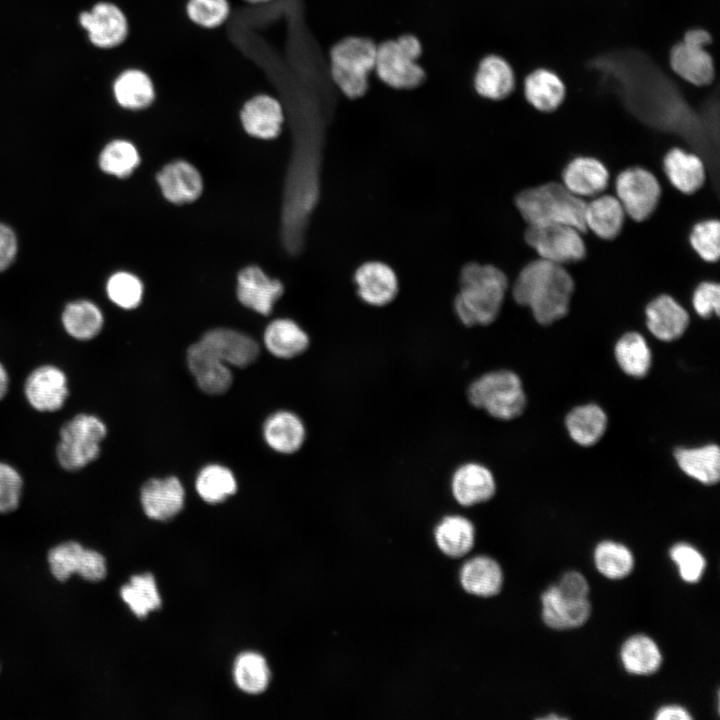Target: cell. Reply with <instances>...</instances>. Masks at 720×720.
I'll return each instance as SVG.
<instances>
[{"instance_id":"cell-46","label":"cell","mask_w":720,"mask_h":720,"mask_svg":"<svg viewBox=\"0 0 720 720\" xmlns=\"http://www.w3.org/2000/svg\"><path fill=\"white\" fill-rule=\"evenodd\" d=\"M689 241L697 255L706 262H716L720 256V223L709 219L694 225Z\"/></svg>"},{"instance_id":"cell-21","label":"cell","mask_w":720,"mask_h":720,"mask_svg":"<svg viewBox=\"0 0 720 720\" xmlns=\"http://www.w3.org/2000/svg\"><path fill=\"white\" fill-rule=\"evenodd\" d=\"M541 603L544 623L556 630L582 626L591 614V605L588 599L565 598L558 593L554 585L542 593Z\"/></svg>"},{"instance_id":"cell-29","label":"cell","mask_w":720,"mask_h":720,"mask_svg":"<svg viewBox=\"0 0 720 720\" xmlns=\"http://www.w3.org/2000/svg\"><path fill=\"white\" fill-rule=\"evenodd\" d=\"M527 102L541 112H552L563 102L566 87L554 72L540 68L529 73L523 83Z\"/></svg>"},{"instance_id":"cell-54","label":"cell","mask_w":720,"mask_h":720,"mask_svg":"<svg viewBox=\"0 0 720 720\" xmlns=\"http://www.w3.org/2000/svg\"><path fill=\"white\" fill-rule=\"evenodd\" d=\"M9 386V376L6 368L0 362V400H2L7 394Z\"/></svg>"},{"instance_id":"cell-40","label":"cell","mask_w":720,"mask_h":720,"mask_svg":"<svg viewBox=\"0 0 720 720\" xmlns=\"http://www.w3.org/2000/svg\"><path fill=\"white\" fill-rule=\"evenodd\" d=\"M122 600L138 617H146L149 612L161 606V598L152 574L145 573L131 577L120 590Z\"/></svg>"},{"instance_id":"cell-32","label":"cell","mask_w":720,"mask_h":720,"mask_svg":"<svg viewBox=\"0 0 720 720\" xmlns=\"http://www.w3.org/2000/svg\"><path fill=\"white\" fill-rule=\"evenodd\" d=\"M462 587L471 594L491 597L498 594L503 584L500 565L492 558L478 556L467 561L460 572Z\"/></svg>"},{"instance_id":"cell-6","label":"cell","mask_w":720,"mask_h":720,"mask_svg":"<svg viewBox=\"0 0 720 720\" xmlns=\"http://www.w3.org/2000/svg\"><path fill=\"white\" fill-rule=\"evenodd\" d=\"M467 399L477 409L500 420L519 417L526 407L522 382L510 370L487 372L470 383Z\"/></svg>"},{"instance_id":"cell-51","label":"cell","mask_w":720,"mask_h":720,"mask_svg":"<svg viewBox=\"0 0 720 720\" xmlns=\"http://www.w3.org/2000/svg\"><path fill=\"white\" fill-rule=\"evenodd\" d=\"M18 250L15 232L8 225L0 222V272L8 269L14 262Z\"/></svg>"},{"instance_id":"cell-12","label":"cell","mask_w":720,"mask_h":720,"mask_svg":"<svg viewBox=\"0 0 720 720\" xmlns=\"http://www.w3.org/2000/svg\"><path fill=\"white\" fill-rule=\"evenodd\" d=\"M24 394L32 408L39 412H55L63 407L68 395V380L62 369L45 364L27 376Z\"/></svg>"},{"instance_id":"cell-37","label":"cell","mask_w":720,"mask_h":720,"mask_svg":"<svg viewBox=\"0 0 720 720\" xmlns=\"http://www.w3.org/2000/svg\"><path fill=\"white\" fill-rule=\"evenodd\" d=\"M435 540L439 549L447 556L462 557L473 547V524L463 516H446L435 529Z\"/></svg>"},{"instance_id":"cell-48","label":"cell","mask_w":720,"mask_h":720,"mask_svg":"<svg viewBox=\"0 0 720 720\" xmlns=\"http://www.w3.org/2000/svg\"><path fill=\"white\" fill-rule=\"evenodd\" d=\"M23 479L10 464L0 461V514L16 510L21 501Z\"/></svg>"},{"instance_id":"cell-33","label":"cell","mask_w":720,"mask_h":720,"mask_svg":"<svg viewBox=\"0 0 720 720\" xmlns=\"http://www.w3.org/2000/svg\"><path fill=\"white\" fill-rule=\"evenodd\" d=\"M674 457L680 469L688 476L713 485L720 478V451L714 444L698 448H677Z\"/></svg>"},{"instance_id":"cell-15","label":"cell","mask_w":720,"mask_h":720,"mask_svg":"<svg viewBox=\"0 0 720 720\" xmlns=\"http://www.w3.org/2000/svg\"><path fill=\"white\" fill-rule=\"evenodd\" d=\"M240 120L244 130L260 139L276 138L284 122L281 103L268 94H257L249 98L240 110Z\"/></svg>"},{"instance_id":"cell-13","label":"cell","mask_w":720,"mask_h":720,"mask_svg":"<svg viewBox=\"0 0 720 720\" xmlns=\"http://www.w3.org/2000/svg\"><path fill=\"white\" fill-rule=\"evenodd\" d=\"M186 359L190 372L203 392L220 395L231 387L233 377L229 366L201 339L190 345Z\"/></svg>"},{"instance_id":"cell-34","label":"cell","mask_w":720,"mask_h":720,"mask_svg":"<svg viewBox=\"0 0 720 720\" xmlns=\"http://www.w3.org/2000/svg\"><path fill=\"white\" fill-rule=\"evenodd\" d=\"M66 333L79 341L95 338L102 330L104 317L100 308L89 300L68 303L61 315Z\"/></svg>"},{"instance_id":"cell-53","label":"cell","mask_w":720,"mask_h":720,"mask_svg":"<svg viewBox=\"0 0 720 720\" xmlns=\"http://www.w3.org/2000/svg\"><path fill=\"white\" fill-rule=\"evenodd\" d=\"M711 40V35L706 30L697 28L688 30L682 41L691 46L705 48Z\"/></svg>"},{"instance_id":"cell-10","label":"cell","mask_w":720,"mask_h":720,"mask_svg":"<svg viewBox=\"0 0 720 720\" xmlns=\"http://www.w3.org/2000/svg\"><path fill=\"white\" fill-rule=\"evenodd\" d=\"M47 560L51 574L61 582L68 580L73 574H78L86 581L98 582L107 574L104 556L74 541L53 547L48 552Z\"/></svg>"},{"instance_id":"cell-7","label":"cell","mask_w":720,"mask_h":720,"mask_svg":"<svg viewBox=\"0 0 720 720\" xmlns=\"http://www.w3.org/2000/svg\"><path fill=\"white\" fill-rule=\"evenodd\" d=\"M107 435L105 423L96 415L80 413L66 421L59 430L56 457L60 466L71 472L79 471L95 461L101 452V442Z\"/></svg>"},{"instance_id":"cell-18","label":"cell","mask_w":720,"mask_h":720,"mask_svg":"<svg viewBox=\"0 0 720 720\" xmlns=\"http://www.w3.org/2000/svg\"><path fill=\"white\" fill-rule=\"evenodd\" d=\"M451 491L460 505L472 506L490 500L495 494L496 482L486 466L467 462L453 472Z\"/></svg>"},{"instance_id":"cell-55","label":"cell","mask_w":720,"mask_h":720,"mask_svg":"<svg viewBox=\"0 0 720 720\" xmlns=\"http://www.w3.org/2000/svg\"><path fill=\"white\" fill-rule=\"evenodd\" d=\"M539 719H541V720H555V719L562 720V719H567V718L559 716V715H555V714H549L548 716H543V717H540Z\"/></svg>"},{"instance_id":"cell-11","label":"cell","mask_w":720,"mask_h":720,"mask_svg":"<svg viewBox=\"0 0 720 720\" xmlns=\"http://www.w3.org/2000/svg\"><path fill=\"white\" fill-rule=\"evenodd\" d=\"M81 26L91 43L102 49L115 48L128 37L129 23L122 9L111 2H99L90 11L80 14Z\"/></svg>"},{"instance_id":"cell-31","label":"cell","mask_w":720,"mask_h":720,"mask_svg":"<svg viewBox=\"0 0 720 720\" xmlns=\"http://www.w3.org/2000/svg\"><path fill=\"white\" fill-rule=\"evenodd\" d=\"M309 343L308 334L291 319H276L264 332L265 347L272 355L282 359L304 353Z\"/></svg>"},{"instance_id":"cell-14","label":"cell","mask_w":720,"mask_h":720,"mask_svg":"<svg viewBox=\"0 0 720 720\" xmlns=\"http://www.w3.org/2000/svg\"><path fill=\"white\" fill-rule=\"evenodd\" d=\"M516 78L512 65L501 55L487 54L480 59L472 78L475 93L489 101H501L512 94Z\"/></svg>"},{"instance_id":"cell-44","label":"cell","mask_w":720,"mask_h":720,"mask_svg":"<svg viewBox=\"0 0 720 720\" xmlns=\"http://www.w3.org/2000/svg\"><path fill=\"white\" fill-rule=\"evenodd\" d=\"M229 0H187L185 14L192 24L207 30L223 25L230 15Z\"/></svg>"},{"instance_id":"cell-43","label":"cell","mask_w":720,"mask_h":720,"mask_svg":"<svg viewBox=\"0 0 720 720\" xmlns=\"http://www.w3.org/2000/svg\"><path fill=\"white\" fill-rule=\"evenodd\" d=\"M140 157L136 147L127 140L117 139L108 143L99 156L102 171L117 177L129 176L138 166Z\"/></svg>"},{"instance_id":"cell-47","label":"cell","mask_w":720,"mask_h":720,"mask_svg":"<svg viewBox=\"0 0 720 720\" xmlns=\"http://www.w3.org/2000/svg\"><path fill=\"white\" fill-rule=\"evenodd\" d=\"M670 557L677 565L680 577L687 583H696L705 570L704 556L692 545L677 543L670 549Z\"/></svg>"},{"instance_id":"cell-26","label":"cell","mask_w":720,"mask_h":720,"mask_svg":"<svg viewBox=\"0 0 720 720\" xmlns=\"http://www.w3.org/2000/svg\"><path fill=\"white\" fill-rule=\"evenodd\" d=\"M263 436L267 445L274 451L292 454L304 444L306 430L298 415L281 410L266 419L263 425Z\"/></svg>"},{"instance_id":"cell-35","label":"cell","mask_w":720,"mask_h":720,"mask_svg":"<svg viewBox=\"0 0 720 720\" xmlns=\"http://www.w3.org/2000/svg\"><path fill=\"white\" fill-rule=\"evenodd\" d=\"M565 424L570 437L576 443L591 446L603 436L607 427V416L599 406L587 404L571 410L566 416Z\"/></svg>"},{"instance_id":"cell-28","label":"cell","mask_w":720,"mask_h":720,"mask_svg":"<svg viewBox=\"0 0 720 720\" xmlns=\"http://www.w3.org/2000/svg\"><path fill=\"white\" fill-rule=\"evenodd\" d=\"M116 102L128 110H143L150 107L156 98L152 77L144 70L130 68L121 72L113 83Z\"/></svg>"},{"instance_id":"cell-23","label":"cell","mask_w":720,"mask_h":720,"mask_svg":"<svg viewBox=\"0 0 720 720\" xmlns=\"http://www.w3.org/2000/svg\"><path fill=\"white\" fill-rule=\"evenodd\" d=\"M157 181L164 197L175 204L192 202L202 192L199 172L183 160L165 165L157 174Z\"/></svg>"},{"instance_id":"cell-20","label":"cell","mask_w":720,"mask_h":720,"mask_svg":"<svg viewBox=\"0 0 720 720\" xmlns=\"http://www.w3.org/2000/svg\"><path fill=\"white\" fill-rule=\"evenodd\" d=\"M360 298L373 306L392 302L398 292V280L394 271L381 262L361 265L354 276Z\"/></svg>"},{"instance_id":"cell-50","label":"cell","mask_w":720,"mask_h":720,"mask_svg":"<svg viewBox=\"0 0 720 720\" xmlns=\"http://www.w3.org/2000/svg\"><path fill=\"white\" fill-rule=\"evenodd\" d=\"M558 593L569 599H588L589 585L586 578L579 572L569 571L565 573L557 585H554Z\"/></svg>"},{"instance_id":"cell-27","label":"cell","mask_w":720,"mask_h":720,"mask_svg":"<svg viewBox=\"0 0 720 720\" xmlns=\"http://www.w3.org/2000/svg\"><path fill=\"white\" fill-rule=\"evenodd\" d=\"M663 165L670 183L684 194L696 192L705 182L704 163L694 153L673 148L665 155Z\"/></svg>"},{"instance_id":"cell-38","label":"cell","mask_w":720,"mask_h":720,"mask_svg":"<svg viewBox=\"0 0 720 720\" xmlns=\"http://www.w3.org/2000/svg\"><path fill=\"white\" fill-rule=\"evenodd\" d=\"M195 488L204 501L216 504L236 492L237 482L233 472L226 466L209 464L199 471Z\"/></svg>"},{"instance_id":"cell-1","label":"cell","mask_w":720,"mask_h":720,"mask_svg":"<svg viewBox=\"0 0 720 720\" xmlns=\"http://www.w3.org/2000/svg\"><path fill=\"white\" fill-rule=\"evenodd\" d=\"M574 292V281L567 269L541 258L528 263L513 285L514 300L529 307L535 320L549 325L563 318Z\"/></svg>"},{"instance_id":"cell-39","label":"cell","mask_w":720,"mask_h":720,"mask_svg":"<svg viewBox=\"0 0 720 720\" xmlns=\"http://www.w3.org/2000/svg\"><path fill=\"white\" fill-rule=\"evenodd\" d=\"M615 357L629 376L644 377L651 366V352L644 337L636 332L624 334L615 345Z\"/></svg>"},{"instance_id":"cell-5","label":"cell","mask_w":720,"mask_h":720,"mask_svg":"<svg viewBox=\"0 0 720 720\" xmlns=\"http://www.w3.org/2000/svg\"><path fill=\"white\" fill-rule=\"evenodd\" d=\"M421 54L422 44L419 38L410 33L379 42L373 74L392 89H414L426 77L419 62Z\"/></svg>"},{"instance_id":"cell-52","label":"cell","mask_w":720,"mask_h":720,"mask_svg":"<svg viewBox=\"0 0 720 720\" xmlns=\"http://www.w3.org/2000/svg\"><path fill=\"white\" fill-rule=\"evenodd\" d=\"M654 718L656 720H690L692 716L679 705H667L660 708Z\"/></svg>"},{"instance_id":"cell-17","label":"cell","mask_w":720,"mask_h":720,"mask_svg":"<svg viewBox=\"0 0 720 720\" xmlns=\"http://www.w3.org/2000/svg\"><path fill=\"white\" fill-rule=\"evenodd\" d=\"M283 289L279 280L269 278L257 266H248L238 275L237 296L239 301L262 315L270 314L274 303L281 297Z\"/></svg>"},{"instance_id":"cell-19","label":"cell","mask_w":720,"mask_h":720,"mask_svg":"<svg viewBox=\"0 0 720 720\" xmlns=\"http://www.w3.org/2000/svg\"><path fill=\"white\" fill-rule=\"evenodd\" d=\"M229 367L244 368L257 359L258 343L249 335L228 328H215L201 338Z\"/></svg>"},{"instance_id":"cell-42","label":"cell","mask_w":720,"mask_h":720,"mask_svg":"<svg viewBox=\"0 0 720 720\" xmlns=\"http://www.w3.org/2000/svg\"><path fill=\"white\" fill-rule=\"evenodd\" d=\"M234 679L237 686L249 694L263 692L270 681V670L266 660L259 654H240L234 664Z\"/></svg>"},{"instance_id":"cell-36","label":"cell","mask_w":720,"mask_h":720,"mask_svg":"<svg viewBox=\"0 0 720 720\" xmlns=\"http://www.w3.org/2000/svg\"><path fill=\"white\" fill-rule=\"evenodd\" d=\"M620 658L626 671L636 675L655 673L662 663L657 644L642 634L631 636L623 643Z\"/></svg>"},{"instance_id":"cell-22","label":"cell","mask_w":720,"mask_h":720,"mask_svg":"<svg viewBox=\"0 0 720 720\" xmlns=\"http://www.w3.org/2000/svg\"><path fill=\"white\" fill-rule=\"evenodd\" d=\"M645 314L648 329L662 341L678 339L689 324L687 311L669 295L653 299L647 305Z\"/></svg>"},{"instance_id":"cell-2","label":"cell","mask_w":720,"mask_h":720,"mask_svg":"<svg viewBox=\"0 0 720 720\" xmlns=\"http://www.w3.org/2000/svg\"><path fill=\"white\" fill-rule=\"evenodd\" d=\"M508 280L493 265L470 263L460 275V290L454 301L458 319L466 326H486L498 317Z\"/></svg>"},{"instance_id":"cell-30","label":"cell","mask_w":720,"mask_h":720,"mask_svg":"<svg viewBox=\"0 0 720 720\" xmlns=\"http://www.w3.org/2000/svg\"><path fill=\"white\" fill-rule=\"evenodd\" d=\"M625 216V211L615 196L601 195L589 203L586 202V230H591L601 239L611 240L617 237L622 230Z\"/></svg>"},{"instance_id":"cell-56","label":"cell","mask_w":720,"mask_h":720,"mask_svg":"<svg viewBox=\"0 0 720 720\" xmlns=\"http://www.w3.org/2000/svg\"><path fill=\"white\" fill-rule=\"evenodd\" d=\"M244 1H246V2H248V3H252V4H258V3H265V2H268V1H270V0H244Z\"/></svg>"},{"instance_id":"cell-24","label":"cell","mask_w":720,"mask_h":720,"mask_svg":"<svg viewBox=\"0 0 720 720\" xmlns=\"http://www.w3.org/2000/svg\"><path fill=\"white\" fill-rule=\"evenodd\" d=\"M563 185L574 195L583 197L597 196L609 182V173L605 165L592 157H577L565 167Z\"/></svg>"},{"instance_id":"cell-45","label":"cell","mask_w":720,"mask_h":720,"mask_svg":"<svg viewBox=\"0 0 720 720\" xmlns=\"http://www.w3.org/2000/svg\"><path fill=\"white\" fill-rule=\"evenodd\" d=\"M106 291L115 305L123 309H134L142 300L143 285L134 274L117 272L108 279Z\"/></svg>"},{"instance_id":"cell-49","label":"cell","mask_w":720,"mask_h":720,"mask_svg":"<svg viewBox=\"0 0 720 720\" xmlns=\"http://www.w3.org/2000/svg\"><path fill=\"white\" fill-rule=\"evenodd\" d=\"M692 304L697 314L703 318L719 315L720 286L718 283L705 281L694 290Z\"/></svg>"},{"instance_id":"cell-25","label":"cell","mask_w":720,"mask_h":720,"mask_svg":"<svg viewBox=\"0 0 720 720\" xmlns=\"http://www.w3.org/2000/svg\"><path fill=\"white\" fill-rule=\"evenodd\" d=\"M669 59L672 70L683 80L695 86L712 83L715 67L712 56L705 48L682 41L673 46Z\"/></svg>"},{"instance_id":"cell-41","label":"cell","mask_w":720,"mask_h":720,"mask_svg":"<svg viewBox=\"0 0 720 720\" xmlns=\"http://www.w3.org/2000/svg\"><path fill=\"white\" fill-rule=\"evenodd\" d=\"M594 563L597 570L609 579H622L633 570L632 552L623 544L614 541H602L594 550Z\"/></svg>"},{"instance_id":"cell-16","label":"cell","mask_w":720,"mask_h":720,"mask_svg":"<svg viewBox=\"0 0 720 720\" xmlns=\"http://www.w3.org/2000/svg\"><path fill=\"white\" fill-rule=\"evenodd\" d=\"M185 490L175 476L152 478L141 488L140 500L145 514L155 520H168L184 506Z\"/></svg>"},{"instance_id":"cell-8","label":"cell","mask_w":720,"mask_h":720,"mask_svg":"<svg viewBox=\"0 0 720 720\" xmlns=\"http://www.w3.org/2000/svg\"><path fill=\"white\" fill-rule=\"evenodd\" d=\"M582 233L566 224L528 225L525 240L539 258L564 265L585 257L586 246Z\"/></svg>"},{"instance_id":"cell-4","label":"cell","mask_w":720,"mask_h":720,"mask_svg":"<svg viewBox=\"0 0 720 720\" xmlns=\"http://www.w3.org/2000/svg\"><path fill=\"white\" fill-rule=\"evenodd\" d=\"M377 43L362 36H346L329 49V71L336 88L348 99L362 97L374 72Z\"/></svg>"},{"instance_id":"cell-9","label":"cell","mask_w":720,"mask_h":720,"mask_svg":"<svg viewBox=\"0 0 720 720\" xmlns=\"http://www.w3.org/2000/svg\"><path fill=\"white\" fill-rule=\"evenodd\" d=\"M617 199L625 214L637 222L646 220L656 209L661 188L656 177L641 167L622 171L616 180Z\"/></svg>"},{"instance_id":"cell-3","label":"cell","mask_w":720,"mask_h":720,"mask_svg":"<svg viewBox=\"0 0 720 720\" xmlns=\"http://www.w3.org/2000/svg\"><path fill=\"white\" fill-rule=\"evenodd\" d=\"M516 206L528 225L566 224L586 232V202L563 184L549 182L526 189L516 197Z\"/></svg>"}]
</instances>
